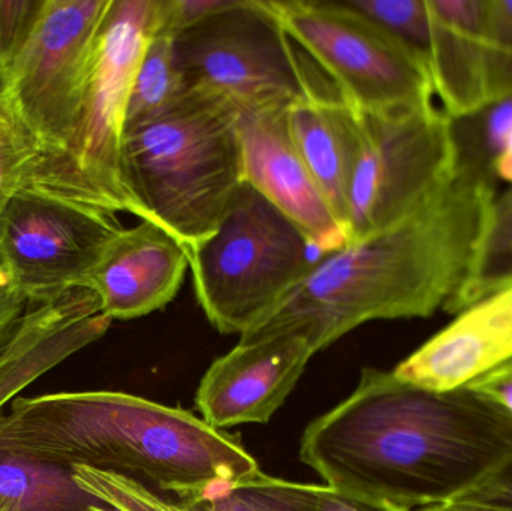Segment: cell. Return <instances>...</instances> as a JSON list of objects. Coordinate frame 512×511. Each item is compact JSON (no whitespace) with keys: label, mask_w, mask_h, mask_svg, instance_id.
Returning <instances> with one entry per match:
<instances>
[{"label":"cell","mask_w":512,"mask_h":511,"mask_svg":"<svg viewBox=\"0 0 512 511\" xmlns=\"http://www.w3.org/2000/svg\"><path fill=\"white\" fill-rule=\"evenodd\" d=\"M283 32L363 111L433 104L424 63L345 0H262Z\"/></svg>","instance_id":"obj_8"},{"label":"cell","mask_w":512,"mask_h":511,"mask_svg":"<svg viewBox=\"0 0 512 511\" xmlns=\"http://www.w3.org/2000/svg\"><path fill=\"white\" fill-rule=\"evenodd\" d=\"M35 147L0 99V212L21 191Z\"/></svg>","instance_id":"obj_25"},{"label":"cell","mask_w":512,"mask_h":511,"mask_svg":"<svg viewBox=\"0 0 512 511\" xmlns=\"http://www.w3.org/2000/svg\"><path fill=\"white\" fill-rule=\"evenodd\" d=\"M318 511H412L382 503V501L369 500L357 495L345 494L336 491L330 486H318Z\"/></svg>","instance_id":"obj_29"},{"label":"cell","mask_w":512,"mask_h":511,"mask_svg":"<svg viewBox=\"0 0 512 511\" xmlns=\"http://www.w3.org/2000/svg\"><path fill=\"white\" fill-rule=\"evenodd\" d=\"M161 21L162 0H113L68 141L30 165L23 189L141 219L123 186L120 153L135 71Z\"/></svg>","instance_id":"obj_5"},{"label":"cell","mask_w":512,"mask_h":511,"mask_svg":"<svg viewBox=\"0 0 512 511\" xmlns=\"http://www.w3.org/2000/svg\"><path fill=\"white\" fill-rule=\"evenodd\" d=\"M354 111L358 155L349 188L348 243L408 215L457 167L453 122L435 102Z\"/></svg>","instance_id":"obj_9"},{"label":"cell","mask_w":512,"mask_h":511,"mask_svg":"<svg viewBox=\"0 0 512 511\" xmlns=\"http://www.w3.org/2000/svg\"><path fill=\"white\" fill-rule=\"evenodd\" d=\"M496 182L489 168L457 162L408 215L319 257L240 342L298 332L318 353L369 321L427 318L447 308L474 266Z\"/></svg>","instance_id":"obj_2"},{"label":"cell","mask_w":512,"mask_h":511,"mask_svg":"<svg viewBox=\"0 0 512 511\" xmlns=\"http://www.w3.org/2000/svg\"><path fill=\"white\" fill-rule=\"evenodd\" d=\"M432 21L427 69L451 119L492 104V50L487 0H427Z\"/></svg>","instance_id":"obj_17"},{"label":"cell","mask_w":512,"mask_h":511,"mask_svg":"<svg viewBox=\"0 0 512 511\" xmlns=\"http://www.w3.org/2000/svg\"><path fill=\"white\" fill-rule=\"evenodd\" d=\"M492 168L496 180H505L512 186V132L502 144L498 156L493 161Z\"/></svg>","instance_id":"obj_32"},{"label":"cell","mask_w":512,"mask_h":511,"mask_svg":"<svg viewBox=\"0 0 512 511\" xmlns=\"http://www.w3.org/2000/svg\"><path fill=\"white\" fill-rule=\"evenodd\" d=\"M105 506L78 486L71 468L0 452V511H83Z\"/></svg>","instance_id":"obj_19"},{"label":"cell","mask_w":512,"mask_h":511,"mask_svg":"<svg viewBox=\"0 0 512 511\" xmlns=\"http://www.w3.org/2000/svg\"><path fill=\"white\" fill-rule=\"evenodd\" d=\"M83 511H116V510L110 509V507H107V506H90V507H87V509H84Z\"/></svg>","instance_id":"obj_34"},{"label":"cell","mask_w":512,"mask_h":511,"mask_svg":"<svg viewBox=\"0 0 512 511\" xmlns=\"http://www.w3.org/2000/svg\"><path fill=\"white\" fill-rule=\"evenodd\" d=\"M420 511H489L478 509V507L468 506L463 503H450L444 504V506L427 507V509H421Z\"/></svg>","instance_id":"obj_33"},{"label":"cell","mask_w":512,"mask_h":511,"mask_svg":"<svg viewBox=\"0 0 512 511\" xmlns=\"http://www.w3.org/2000/svg\"><path fill=\"white\" fill-rule=\"evenodd\" d=\"M512 285V186L496 197L474 266L445 312L460 314Z\"/></svg>","instance_id":"obj_20"},{"label":"cell","mask_w":512,"mask_h":511,"mask_svg":"<svg viewBox=\"0 0 512 511\" xmlns=\"http://www.w3.org/2000/svg\"><path fill=\"white\" fill-rule=\"evenodd\" d=\"M303 231L248 182L215 233L189 249L195 294L224 335L256 326L318 258Z\"/></svg>","instance_id":"obj_6"},{"label":"cell","mask_w":512,"mask_h":511,"mask_svg":"<svg viewBox=\"0 0 512 511\" xmlns=\"http://www.w3.org/2000/svg\"><path fill=\"white\" fill-rule=\"evenodd\" d=\"M174 65L186 90L242 111L289 107L315 74L262 0H231L173 38Z\"/></svg>","instance_id":"obj_7"},{"label":"cell","mask_w":512,"mask_h":511,"mask_svg":"<svg viewBox=\"0 0 512 511\" xmlns=\"http://www.w3.org/2000/svg\"><path fill=\"white\" fill-rule=\"evenodd\" d=\"M239 131L246 182L285 213L321 257L343 248L348 236L295 147L288 107L242 111Z\"/></svg>","instance_id":"obj_13"},{"label":"cell","mask_w":512,"mask_h":511,"mask_svg":"<svg viewBox=\"0 0 512 511\" xmlns=\"http://www.w3.org/2000/svg\"><path fill=\"white\" fill-rule=\"evenodd\" d=\"M125 230L114 213L21 189L0 212V258L30 302L81 287Z\"/></svg>","instance_id":"obj_11"},{"label":"cell","mask_w":512,"mask_h":511,"mask_svg":"<svg viewBox=\"0 0 512 511\" xmlns=\"http://www.w3.org/2000/svg\"><path fill=\"white\" fill-rule=\"evenodd\" d=\"M0 452L116 474L171 501L261 471L239 441L189 411L107 390L18 396L0 413Z\"/></svg>","instance_id":"obj_3"},{"label":"cell","mask_w":512,"mask_h":511,"mask_svg":"<svg viewBox=\"0 0 512 511\" xmlns=\"http://www.w3.org/2000/svg\"><path fill=\"white\" fill-rule=\"evenodd\" d=\"M203 494L219 511H318V485L288 482L262 471L242 482L215 483Z\"/></svg>","instance_id":"obj_22"},{"label":"cell","mask_w":512,"mask_h":511,"mask_svg":"<svg viewBox=\"0 0 512 511\" xmlns=\"http://www.w3.org/2000/svg\"><path fill=\"white\" fill-rule=\"evenodd\" d=\"M30 300L12 278L8 267L0 258V330L18 317Z\"/></svg>","instance_id":"obj_30"},{"label":"cell","mask_w":512,"mask_h":511,"mask_svg":"<svg viewBox=\"0 0 512 511\" xmlns=\"http://www.w3.org/2000/svg\"><path fill=\"white\" fill-rule=\"evenodd\" d=\"M511 450L512 417L471 387L364 369L354 393L307 426L300 458L336 491L414 510L459 500Z\"/></svg>","instance_id":"obj_1"},{"label":"cell","mask_w":512,"mask_h":511,"mask_svg":"<svg viewBox=\"0 0 512 511\" xmlns=\"http://www.w3.org/2000/svg\"><path fill=\"white\" fill-rule=\"evenodd\" d=\"M45 0H0V75L11 68L35 29Z\"/></svg>","instance_id":"obj_26"},{"label":"cell","mask_w":512,"mask_h":511,"mask_svg":"<svg viewBox=\"0 0 512 511\" xmlns=\"http://www.w3.org/2000/svg\"><path fill=\"white\" fill-rule=\"evenodd\" d=\"M72 476L81 489L95 500L116 511H173V503L141 488L137 483L93 470L89 467H72Z\"/></svg>","instance_id":"obj_24"},{"label":"cell","mask_w":512,"mask_h":511,"mask_svg":"<svg viewBox=\"0 0 512 511\" xmlns=\"http://www.w3.org/2000/svg\"><path fill=\"white\" fill-rule=\"evenodd\" d=\"M405 45L427 68L432 21L427 0H345ZM429 71V69H427Z\"/></svg>","instance_id":"obj_23"},{"label":"cell","mask_w":512,"mask_h":511,"mask_svg":"<svg viewBox=\"0 0 512 511\" xmlns=\"http://www.w3.org/2000/svg\"><path fill=\"white\" fill-rule=\"evenodd\" d=\"M111 323L89 288L30 302L0 330V413L39 378L101 339Z\"/></svg>","instance_id":"obj_14"},{"label":"cell","mask_w":512,"mask_h":511,"mask_svg":"<svg viewBox=\"0 0 512 511\" xmlns=\"http://www.w3.org/2000/svg\"><path fill=\"white\" fill-rule=\"evenodd\" d=\"M111 3L45 0L32 35L0 75V99L35 147L32 164L68 141Z\"/></svg>","instance_id":"obj_10"},{"label":"cell","mask_w":512,"mask_h":511,"mask_svg":"<svg viewBox=\"0 0 512 511\" xmlns=\"http://www.w3.org/2000/svg\"><path fill=\"white\" fill-rule=\"evenodd\" d=\"M465 387H471L475 392L492 399L512 417V357Z\"/></svg>","instance_id":"obj_28"},{"label":"cell","mask_w":512,"mask_h":511,"mask_svg":"<svg viewBox=\"0 0 512 511\" xmlns=\"http://www.w3.org/2000/svg\"><path fill=\"white\" fill-rule=\"evenodd\" d=\"M454 503L489 511H512V450L478 485Z\"/></svg>","instance_id":"obj_27"},{"label":"cell","mask_w":512,"mask_h":511,"mask_svg":"<svg viewBox=\"0 0 512 511\" xmlns=\"http://www.w3.org/2000/svg\"><path fill=\"white\" fill-rule=\"evenodd\" d=\"M487 9L493 36L512 57V0H487Z\"/></svg>","instance_id":"obj_31"},{"label":"cell","mask_w":512,"mask_h":511,"mask_svg":"<svg viewBox=\"0 0 512 511\" xmlns=\"http://www.w3.org/2000/svg\"><path fill=\"white\" fill-rule=\"evenodd\" d=\"M189 269L186 246L155 222L125 228L81 287L111 320H134L173 302Z\"/></svg>","instance_id":"obj_15"},{"label":"cell","mask_w":512,"mask_h":511,"mask_svg":"<svg viewBox=\"0 0 512 511\" xmlns=\"http://www.w3.org/2000/svg\"><path fill=\"white\" fill-rule=\"evenodd\" d=\"M288 126L307 170L346 233L349 188L358 155L354 108L336 89L328 92L313 77L307 92L289 105Z\"/></svg>","instance_id":"obj_18"},{"label":"cell","mask_w":512,"mask_h":511,"mask_svg":"<svg viewBox=\"0 0 512 511\" xmlns=\"http://www.w3.org/2000/svg\"><path fill=\"white\" fill-rule=\"evenodd\" d=\"M122 182L141 221L155 222L186 249L215 233L245 183L239 111L195 90L125 131Z\"/></svg>","instance_id":"obj_4"},{"label":"cell","mask_w":512,"mask_h":511,"mask_svg":"<svg viewBox=\"0 0 512 511\" xmlns=\"http://www.w3.org/2000/svg\"><path fill=\"white\" fill-rule=\"evenodd\" d=\"M315 354L298 332L239 342L201 380L195 401L204 422L218 431L270 422Z\"/></svg>","instance_id":"obj_12"},{"label":"cell","mask_w":512,"mask_h":511,"mask_svg":"<svg viewBox=\"0 0 512 511\" xmlns=\"http://www.w3.org/2000/svg\"><path fill=\"white\" fill-rule=\"evenodd\" d=\"M512 357V285L465 311L403 360L394 374L433 390L468 386Z\"/></svg>","instance_id":"obj_16"},{"label":"cell","mask_w":512,"mask_h":511,"mask_svg":"<svg viewBox=\"0 0 512 511\" xmlns=\"http://www.w3.org/2000/svg\"><path fill=\"white\" fill-rule=\"evenodd\" d=\"M174 33L159 24L150 36L135 71L126 110L125 131L170 108L186 93L174 65Z\"/></svg>","instance_id":"obj_21"}]
</instances>
